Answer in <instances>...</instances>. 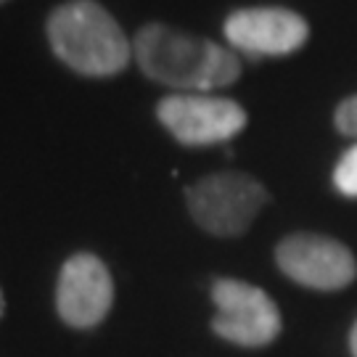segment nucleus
I'll return each instance as SVG.
<instances>
[{"mask_svg": "<svg viewBox=\"0 0 357 357\" xmlns=\"http://www.w3.org/2000/svg\"><path fill=\"white\" fill-rule=\"evenodd\" d=\"M347 344H349V355L357 357V318L352 323V328H349V336H347Z\"/></svg>", "mask_w": 357, "mask_h": 357, "instance_id": "obj_11", "label": "nucleus"}, {"mask_svg": "<svg viewBox=\"0 0 357 357\" xmlns=\"http://www.w3.org/2000/svg\"><path fill=\"white\" fill-rule=\"evenodd\" d=\"M333 185L347 199H357V143L339 156L333 167Z\"/></svg>", "mask_w": 357, "mask_h": 357, "instance_id": "obj_9", "label": "nucleus"}, {"mask_svg": "<svg viewBox=\"0 0 357 357\" xmlns=\"http://www.w3.org/2000/svg\"><path fill=\"white\" fill-rule=\"evenodd\" d=\"M283 275L310 291H344L357 281V259L347 243L323 233H289L275 246Z\"/></svg>", "mask_w": 357, "mask_h": 357, "instance_id": "obj_5", "label": "nucleus"}, {"mask_svg": "<svg viewBox=\"0 0 357 357\" xmlns=\"http://www.w3.org/2000/svg\"><path fill=\"white\" fill-rule=\"evenodd\" d=\"M222 29L230 45L249 56H289L310 38V24L289 8H241Z\"/></svg>", "mask_w": 357, "mask_h": 357, "instance_id": "obj_8", "label": "nucleus"}, {"mask_svg": "<svg viewBox=\"0 0 357 357\" xmlns=\"http://www.w3.org/2000/svg\"><path fill=\"white\" fill-rule=\"evenodd\" d=\"M114 305V281L98 255L77 252L59 270L56 312L69 328L90 331L109 318Z\"/></svg>", "mask_w": 357, "mask_h": 357, "instance_id": "obj_7", "label": "nucleus"}, {"mask_svg": "<svg viewBox=\"0 0 357 357\" xmlns=\"http://www.w3.org/2000/svg\"><path fill=\"white\" fill-rule=\"evenodd\" d=\"M3 310H6V299H3V291H0V318H3Z\"/></svg>", "mask_w": 357, "mask_h": 357, "instance_id": "obj_12", "label": "nucleus"}, {"mask_svg": "<svg viewBox=\"0 0 357 357\" xmlns=\"http://www.w3.org/2000/svg\"><path fill=\"white\" fill-rule=\"evenodd\" d=\"M209 296L215 305L209 328L217 339L243 349H262L281 336V310L265 289L238 278H215Z\"/></svg>", "mask_w": 357, "mask_h": 357, "instance_id": "obj_4", "label": "nucleus"}, {"mask_svg": "<svg viewBox=\"0 0 357 357\" xmlns=\"http://www.w3.org/2000/svg\"><path fill=\"white\" fill-rule=\"evenodd\" d=\"M0 3H3V0H0Z\"/></svg>", "mask_w": 357, "mask_h": 357, "instance_id": "obj_13", "label": "nucleus"}, {"mask_svg": "<svg viewBox=\"0 0 357 357\" xmlns=\"http://www.w3.org/2000/svg\"><path fill=\"white\" fill-rule=\"evenodd\" d=\"M270 193L246 172H212L185 188L188 215L199 228L217 238H238L268 206Z\"/></svg>", "mask_w": 357, "mask_h": 357, "instance_id": "obj_3", "label": "nucleus"}, {"mask_svg": "<svg viewBox=\"0 0 357 357\" xmlns=\"http://www.w3.org/2000/svg\"><path fill=\"white\" fill-rule=\"evenodd\" d=\"M156 119L183 146H215L236 138L249 116L241 103L209 93H175L156 103Z\"/></svg>", "mask_w": 357, "mask_h": 357, "instance_id": "obj_6", "label": "nucleus"}, {"mask_svg": "<svg viewBox=\"0 0 357 357\" xmlns=\"http://www.w3.org/2000/svg\"><path fill=\"white\" fill-rule=\"evenodd\" d=\"M132 59L149 79L183 93H212L241 77V61L233 51L159 22L135 32Z\"/></svg>", "mask_w": 357, "mask_h": 357, "instance_id": "obj_1", "label": "nucleus"}, {"mask_svg": "<svg viewBox=\"0 0 357 357\" xmlns=\"http://www.w3.org/2000/svg\"><path fill=\"white\" fill-rule=\"evenodd\" d=\"M48 43L56 59L82 77H114L132 59V43L96 0H69L48 16Z\"/></svg>", "mask_w": 357, "mask_h": 357, "instance_id": "obj_2", "label": "nucleus"}, {"mask_svg": "<svg viewBox=\"0 0 357 357\" xmlns=\"http://www.w3.org/2000/svg\"><path fill=\"white\" fill-rule=\"evenodd\" d=\"M333 125H336V130H339L342 135L357 141V96H349V98H344V101L336 106V112H333Z\"/></svg>", "mask_w": 357, "mask_h": 357, "instance_id": "obj_10", "label": "nucleus"}]
</instances>
